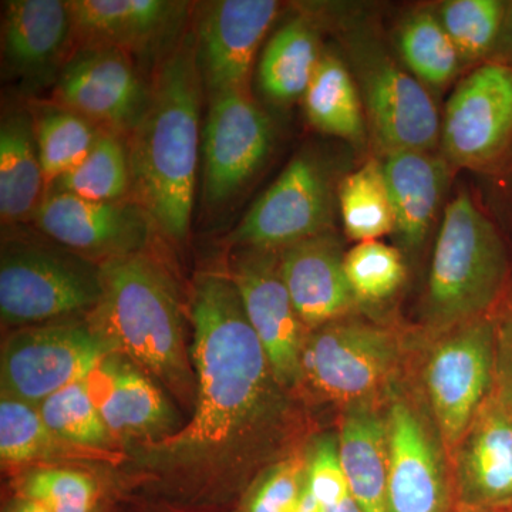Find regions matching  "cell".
<instances>
[{
	"label": "cell",
	"mask_w": 512,
	"mask_h": 512,
	"mask_svg": "<svg viewBox=\"0 0 512 512\" xmlns=\"http://www.w3.org/2000/svg\"><path fill=\"white\" fill-rule=\"evenodd\" d=\"M318 36L305 19L282 26L269 40L259 62V84L275 103L305 96L319 60Z\"/></svg>",
	"instance_id": "26"
},
{
	"label": "cell",
	"mask_w": 512,
	"mask_h": 512,
	"mask_svg": "<svg viewBox=\"0 0 512 512\" xmlns=\"http://www.w3.org/2000/svg\"><path fill=\"white\" fill-rule=\"evenodd\" d=\"M279 271L308 330L345 318L356 305L346 278L345 254L328 231L282 249Z\"/></svg>",
	"instance_id": "21"
},
{
	"label": "cell",
	"mask_w": 512,
	"mask_h": 512,
	"mask_svg": "<svg viewBox=\"0 0 512 512\" xmlns=\"http://www.w3.org/2000/svg\"><path fill=\"white\" fill-rule=\"evenodd\" d=\"M382 165L397 234L407 248H419L436 218L446 183L444 165L426 151H394Z\"/></svg>",
	"instance_id": "24"
},
{
	"label": "cell",
	"mask_w": 512,
	"mask_h": 512,
	"mask_svg": "<svg viewBox=\"0 0 512 512\" xmlns=\"http://www.w3.org/2000/svg\"><path fill=\"white\" fill-rule=\"evenodd\" d=\"M50 191L76 195L84 200H127L131 191L127 144L119 134L101 131L82 163L50 184Z\"/></svg>",
	"instance_id": "29"
},
{
	"label": "cell",
	"mask_w": 512,
	"mask_h": 512,
	"mask_svg": "<svg viewBox=\"0 0 512 512\" xmlns=\"http://www.w3.org/2000/svg\"><path fill=\"white\" fill-rule=\"evenodd\" d=\"M9 512H52L46 505L37 503L35 500H29V498L20 497L19 501H16L15 505L10 508Z\"/></svg>",
	"instance_id": "40"
},
{
	"label": "cell",
	"mask_w": 512,
	"mask_h": 512,
	"mask_svg": "<svg viewBox=\"0 0 512 512\" xmlns=\"http://www.w3.org/2000/svg\"><path fill=\"white\" fill-rule=\"evenodd\" d=\"M274 0H217L197 5L195 52L208 94L245 90L256 50L278 15Z\"/></svg>",
	"instance_id": "14"
},
{
	"label": "cell",
	"mask_w": 512,
	"mask_h": 512,
	"mask_svg": "<svg viewBox=\"0 0 512 512\" xmlns=\"http://www.w3.org/2000/svg\"><path fill=\"white\" fill-rule=\"evenodd\" d=\"M197 394L180 430L134 444L136 467L180 493L237 490L291 456L299 417L276 379L229 274L204 272L191 293Z\"/></svg>",
	"instance_id": "1"
},
{
	"label": "cell",
	"mask_w": 512,
	"mask_h": 512,
	"mask_svg": "<svg viewBox=\"0 0 512 512\" xmlns=\"http://www.w3.org/2000/svg\"><path fill=\"white\" fill-rule=\"evenodd\" d=\"M100 266L103 291L86 315L90 328L111 353L127 357L184 407L194 409L197 382L173 276L146 252Z\"/></svg>",
	"instance_id": "3"
},
{
	"label": "cell",
	"mask_w": 512,
	"mask_h": 512,
	"mask_svg": "<svg viewBox=\"0 0 512 512\" xmlns=\"http://www.w3.org/2000/svg\"><path fill=\"white\" fill-rule=\"evenodd\" d=\"M390 512H447L443 451L410 400L390 397L386 412Z\"/></svg>",
	"instance_id": "16"
},
{
	"label": "cell",
	"mask_w": 512,
	"mask_h": 512,
	"mask_svg": "<svg viewBox=\"0 0 512 512\" xmlns=\"http://www.w3.org/2000/svg\"><path fill=\"white\" fill-rule=\"evenodd\" d=\"M345 272L357 302H380L399 291L406 266L399 249L380 241L359 242L345 255Z\"/></svg>",
	"instance_id": "34"
},
{
	"label": "cell",
	"mask_w": 512,
	"mask_h": 512,
	"mask_svg": "<svg viewBox=\"0 0 512 512\" xmlns=\"http://www.w3.org/2000/svg\"><path fill=\"white\" fill-rule=\"evenodd\" d=\"M228 274L276 379L292 392L301 386L302 350L309 330L282 279L279 254L271 249L237 248Z\"/></svg>",
	"instance_id": "10"
},
{
	"label": "cell",
	"mask_w": 512,
	"mask_h": 512,
	"mask_svg": "<svg viewBox=\"0 0 512 512\" xmlns=\"http://www.w3.org/2000/svg\"><path fill=\"white\" fill-rule=\"evenodd\" d=\"M497 379L493 323L474 319L437 343L424 370L431 412L444 450L453 454Z\"/></svg>",
	"instance_id": "8"
},
{
	"label": "cell",
	"mask_w": 512,
	"mask_h": 512,
	"mask_svg": "<svg viewBox=\"0 0 512 512\" xmlns=\"http://www.w3.org/2000/svg\"><path fill=\"white\" fill-rule=\"evenodd\" d=\"M69 3L74 33L82 43L117 47L127 55L160 57L173 52L184 35L188 3L170 0H74Z\"/></svg>",
	"instance_id": "18"
},
{
	"label": "cell",
	"mask_w": 512,
	"mask_h": 512,
	"mask_svg": "<svg viewBox=\"0 0 512 512\" xmlns=\"http://www.w3.org/2000/svg\"><path fill=\"white\" fill-rule=\"evenodd\" d=\"M308 119L320 131L350 141L365 136L362 103L345 64L335 56L320 57L305 93Z\"/></svg>",
	"instance_id": "27"
},
{
	"label": "cell",
	"mask_w": 512,
	"mask_h": 512,
	"mask_svg": "<svg viewBox=\"0 0 512 512\" xmlns=\"http://www.w3.org/2000/svg\"><path fill=\"white\" fill-rule=\"evenodd\" d=\"M504 6L498 0H453L443 6L440 20L460 59L477 60L491 55Z\"/></svg>",
	"instance_id": "35"
},
{
	"label": "cell",
	"mask_w": 512,
	"mask_h": 512,
	"mask_svg": "<svg viewBox=\"0 0 512 512\" xmlns=\"http://www.w3.org/2000/svg\"><path fill=\"white\" fill-rule=\"evenodd\" d=\"M503 241L467 192L444 211L427 289L431 325L447 329L478 319L495 302L507 278Z\"/></svg>",
	"instance_id": "4"
},
{
	"label": "cell",
	"mask_w": 512,
	"mask_h": 512,
	"mask_svg": "<svg viewBox=\"0 0 512 512\" xmlns=\"http://www.w3.org/2000/svg\"><path fill=\"white\" fill-rule=\"evenodd\" d=\"M74 35L69 3L10 0L3 3V66L28 89L57 80Z\"/></svg>",
	"instance_id": "20"
},
{
	"label": "cell",
	"mask_w": 512,
	"mask_h": 512,
	"mask_svg": "<svg viewBox=\"0 0 512 512\" xmlns=\"http://www.w3.org/2000/svg\"><path fill=\"white\" fill-rule=\"evenodd\" d=\"M490 63L512 67V2L505 3L500 32L490 55Z\"/></svg>",
	"instance_id": "38"
},
{
	"label": "cell",
	"mask_w": 512,
	"mask_h": 512,
	"mask_svg": "<svg viewBox=\"0 0 512 512\" xmlns=\"http://www.w3.org/2000/svg\"><path fill=\"white\" fill-rule=\"evenodd\" d=\"M306 485V454L292 453L256 478L242 512H296Z\"/></svg>",
	"instance_id": "37"
},
{
	"label": "cell",
	"mask_w": 512,
	"mask_h": 512,
	"mask_svg": "<svg viewBox=\"0 0 512 512\" xmlns=\"http://www.w3.org/2000/svg\"><path fill=\"white\" fill-rule=\"evenodd\" d=\"M37 407L46 426L64 443L93 451L106 450L113 443L84 380L64 387Z\"/></svg>",
	"instance_id": "32"
},
{
	"label": "cell",
	"mask_w": 512,
	"mask_h": 512,
	"mask_svg": "<svg viewBox=\"0 0 512 512\" xmlns=\"http://www.w3.org/2000/svg\"><path fill=\"white\" fill-rule=\"evenodd\" d=\"M451 456L461 503L473 511L512 510V413L497 393Z\"/></svg>",
	"instance_id": "19"
},
{
	"label": "cell",
	"mask_w": 512,
	"mask_h": 512,
	"mask_svg": "<svg viewBox=\"0 0 512 512\" xmlns=\"http://www.w3.org/2000/svg\"><path fill=\"white\" fill-rule=\"evenodd\" d=\"M296 512H323L322 505L313 497L308 485H306L305 494H303L301 504Z\"/></svg>",
	"instance_id": "41"
},
{
	"label": "cell",
	"mask_w": 512,
	"mask_h": 512,
	"mask_svg": "<svg viewBox=\"0 0 512 512\" xmlns=\"http://www.w3.org/2000/svg\"><path fill=\"white\" fill-rule=\"evenodd\" d=\"M512 138V67L487 63L448 100L443 126L447 156L460 165L488 163Z\"/></svg>",
	"instance_id": "15"
},
{
	"label": "cell",
	"mask_w": 512,
	"mask_h": 512,
	"mask_svg": "<svg viewBox=\"0 0 512 512\" xmlns=\"http://www.w3.org/2000/svg\"><path fill=\"white\" fill-rule=\"evenodd\" d=\"M389 330L356 320H335L309 330L302 350L301 386L330 402L372 403L399 365Z\"/></svg>",
	"instance_id": "6"
},
{
	"label": "cell",
	"mask_w": 512,
	"mask_h": 512,
	"mask_svg": "<svg viewBox=\"0 0 512 512\" xmlns=\"http://www.w3.org/2000/svg\"><path fill=\"white\" fill-rule=\"evenodd\" d=\"M109 353L86 318L25 326L3 342L2 394L39 406L64 387L86 379Z\"/></svg>",
	"instance_id": "7"
},
{
	"label": "cell",
	"mask_w": 512,
	"mask_h": 512,
	"mask_svg": "<svg viewBox=\"0 0 512 512\" xmlns=\"http://www.w3.org/2000/svg\"><path fill=\"white\" fill-rule=\"evenodd\" d=\"M84 453L56 437L46 426L35 404L2 394L0 397V458L9 466L55 460L67 454Z\"/></svg>",
	"instance_id": "31"
},
{
	"label": "cell",
	"mask_w": 512,
	"mask_h": 512,
	"mask_svg": "<svg viewBox=\"0 0 512 512\" xmlns=\"http://www.w3.org/2000/svg\"><path fill=\"white\" fill-rule=\"evenodd\" d=\"M471 512H512V510H498V511H471Z\"/></svg>",
	"instance_id": "44"
},
{
	"label": "cell",
	"mask_w": 512,
	"mask_h": 512,
	"mask_svg": "<svg viewBox=\"0 0 512 512\" xmlns=\"http://www.w3.org/2000/svg\"><path fill=\"white\" fill-rule=\"evenodd\" d=\"M498 383L501 384L500 387H498L497 394L504 400V403L507 404L508 409H510L512 413V384L500 382V380H498Z\"/></svg>",
	"instance_id": "43"
},
{
	"label": "cell",
	"mask_w": 512,
	"mask_h": 512,
	"mask_svg": "<svg viewBox=\"0 0 512 512\" xmlns=\"http://www.w3.org/2000/svg\"><path fill=\"white\" fill-rule=\"evenodd\" d=\"M202 84L194 35L158 64L151 103L128 136L131 194L157 231L183 242L191 224L200 161Z\"/></svg>",
	"instance_id": "2"
},
{
	"label": "cell",
	"mask_w": 512,
	"mask_h": 512,
	"mask_svg": "<svg viewBox=\"0 0 512 512\" xmlns=\"http://www.w3.org/2000/svg\"><path fill=\"white\" fill-rule=\"evenodd\" d=\"M55 100L101 130L130 136L151 103V87L117 47L82 43L56 80Z\"/></svg>",
	"instance_id": "9"
},
{
	"label": "cell",
	"mask_w": 512,
	"mask_h": 512,
	"mask_svg": "<svg viewBox=\"0 0 512 512\" xmlns=\"http://www.w3.org/2000/svg\"><path fill=\"white\" fill-rule=\"evenodd\" d=\"M329 220L328 181L315 161L301 156L252 205L228 241L235 248L282 251L322 234Z\"/></svg>",
	"instance_id": "13"
},
{
	"label": "cell",
	"mask_w": 512,
	"mask_h": 512,
	"mask_svg": "<svg viewBox=\"0 0 512 512\" xmlns=\"http://www.w3.org/2000/svg\"><path fill=\"white\" fill-rule=\"evenodd\" d=\"M343 225L355 241H376L396 229V218L383 165L367 161L340 185Z\"/></svg>",
	"instance_id": "30"
},
{
	"label": "cell",
	"mask_w": 512,
	"mask_h": 512,
	"mask_svg": "<svg viewBox=\"0 0 512 512\" xmlns=\"http://www.w3.org/2000/svg\"><path fill=\"white\" fill-rule=\"evenodd\" d=\"M32 117L47 185L82 163L103 131L86 117L57 103L37 107Z\"/></svg>",
	"instance_id": "28"
},
{
	"label": "cell",
	"mask_w": 512,
	"mask_h": 512,
	"mask_svg": "<svg viewBox=\"0 0 512 512\" xmlns=\"http://www.w3.org/2000/svg\"><path fill=\"white\" fill-rule=\"evenodd\" d=\"M274 128L247 90L211 96L202 133V194L208 205H222L264 164Z\"/></svg>",
	"instance_id": "12"
},
{
	"label": "cell",
	"mask_w": 512,
	"mask_h": 512,
	"mask_svg": "<svg viewBox=\"0 0 512 512\" xmlns=\"http://www.w3.org/2000/svg\"><path fill=\"white\" fill-rule=\"evenodd\" d=\"M508 345L505 346V350H507L508 353V366L505 367V369H500V367H497V372H501V377H498V380L500 382L510 383L512 384V325L510 333H508Z\"/></svg>",
	"instance_id": "42"
},
{
	"label": "cell",
	"mask_w": 512,
	"mask_h": 512,
	"mask_svg": "<svg viewBox=\"0 0 512 512\" xmlns=\"http://www.w3.org/2000/svg\"><path fill=\"white\" fill-rule=\"evenodd\" d=\"M33 221L56 244L97 264L146 251L157 229L134 198L92 201L52 191L40 202Z\"/></svg>",
	"instance_id": "11"
},
{
	"label": "cell",
	"mask_w": 512,
	"mask_h": 512,
	"mask_svg": "<svg viewBox=\"0 0 512 512\" xmlns=\"http://www.w3.org/2000/svg\"><path fill=\"white\" fill-rule=\"evenodd\" d=\"M20 497L46 505L52 512H94L99 487L92 477L72 468H35L23 477Z\"/></svg>",
	"instance_id": "36"
},
{
	"label": "cell",
	"mask_w": 512,
	"mask_h": 512,
	"mask_svg": "<svg viewBox=\"0 0 512 512\" xmlns=\"http://www.w3.org/2000/svg\"><path fill=\"white\" fill-rule=\"evenodd\" d=\"M47 185L37 150L33 117L8 114L0 127V215L13 224L35 215Z\"/></svg>",
	"instance_id": "25"
},
{
	"label": "cell",
	"mask_w": 512,
	"mask_h": 512,
	"mask_svg": "<svg viewBox=\"0 0 512 512\" xmlns=\"http://www.w3.org/2000/svg\"><path fill=\"white\" fill-rule=\"evenodd\" d=\"M367 113L386 153L427 151L439 138V114L420 82L380 60L366 73Z\"/></svg>",
	"instance_id": "22"
},
{
	"label": "cell",
	"mask_w": 512,
	"mask_h": 512,
	"mask_svg": "<svg viewBox=\"0 0 512 512\" xmlns=\"http://www.w3.org/2000/svg\"><path fill=\"white\" fill-rule=\"evenodd\" d=\"M340 464L362 512H390L386 413L372 403L345 407L338 433Z\"/></svg>",
	"instance_id": "23"
},
{
	"label": "cell",
	"mask_w": 512,
	"mask_h": 512,
	"mask_svg": "<svg viewBox=\"0 0 512 512\" xmlns=\"http://www.w3.org/2000/svg\"><path fill=\"white\" fill-rule=\"evenodd\" d=\"M399 45L404 62L423 83L441 87L457 73L460 56L433 13L419 12L407 19Z\"/></svg>",
	"instance_id": "33"
},
{
	"label": "cell",
	"mask_w": 512,
	"mask_h": 512,
	"mask_svg": "<svg viewBox=\"0 0 512 512\" xmlns=\"http://www.w3.org/2000/svg\"><path fill=\"white\" fill-rule=\"evenodd\" d=\"M84 382L114 440L150 443L183 427L160 384L127 357L109 353Z\"/></svg>",
	"instance_id": "17"
},
{
	"label": "cell",
	"mask_w": 512,
	"mask_h": 512,
	"mask_svg": "<svg viewBox=\"0 0 512 512\" xmlns=\"http://www.w3.org/2000/svg\"><path fill=\"white\" fill-rule=\"evenodd\" d=\"M323 512H362L359 505L356 504L352 494L346 493L336 500L330 501L329 504L322 505Z\"/></svg>",
	"instance_id": "39"
},
{
	"label": "cell",
	"mask_w": 512,
	"mask_h": 512,
	"mask_svg": "<svg viewBox=\"0 0 512 512\" xmlns=\"http://www.w3.org/2000/svg\"><path fill=\"white\" fill-rule=\"evenodd\" d=\"M103 291L101 266L62 245L3 242L0 316L3 325L32 326L92 312Z\"/></svg>",
	"instance_id": "5"
}]
</instances>
